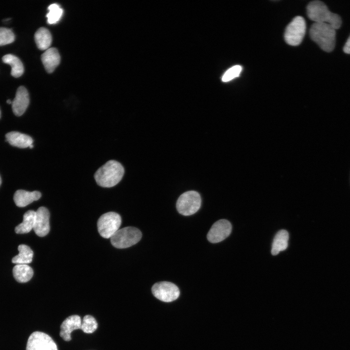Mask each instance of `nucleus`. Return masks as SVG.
<instances>
[{"label": "nucleus", "mask_w": 350, "mask_h": 350, "mask_svg": "<svg viewBox=\"0 0 350 350\" xmlns=\"http://www.w3.org/2000/svg\"><path fill=\"white\" fill-rule=\"evenodd\" d=\"M142 233L137 228L127 227L119 229L111 238V244L118 248H125L137 244Z\"/></svg>", "instance_id": "20e7f679"}, {"label": "nucleus", "mask_w": 350, "mask_h": 350, "mask_svg": "<svg viewBox=\"0 0 350 350\" xmlns=\"http://www.w3.org/2000/svg\"><path fill=\"white\" fill-rule=\"evenodd\" d=\"M343 51L345 53L350 54V35L343 47Z\"/></svg>", "instance_id": "bb28decb"}, {"label": "nucleus", "mask_w": 350, "mask_h": 350, "mask_svg": "<svg viewBox=\"0 0 350 350\" xmlns=\"http://www.w3.org/2000/svg\"><path fill=\"white\" fill-rule=\"evenodd\" d=\"M121 223V217L117 213L108 212L104 213L97 222L98 232L103 238H111L119 230Z\"/></svg>", "instance_id": "423d86ee"}, {"label": "nucleus", "mask_w": 350, "mask_h": 350, "mask_svg": "<svg viewBox=\"0 0 350 350\" xmlns=\"http://www.w3.org/2000/svg\"><path fill=\"white\" fill-rule=\"evenodd\" d=\"M6 102L9 104H12V101H11V100L8 99L6 101Z\"/></svg>", "instance_id": "cd10ccee"}, {"label": "nucleus", "mask_w": 350, "mask_h": 350, "mask_svg": "<svg viewBox=\"0 0 350 350\" xmlns=\"http://www.w3.org/2000/svg\"><path fill=\"white\" fill-rule=\"evenodd\" d=\"M26 350H58L52 339L43 332H35L29 336Z\"/></svg>", "instance_id": "1a4fd4ad"}, {"label": "nucleus", "mask_w": 350, "mask_h": 350, "mask_svg": "<svg viewBox=\"0 0 350 350\" xmlns=\"http://www.w3.org/2000/svg\"><path fill=\"white\" fill-rule=\"evenodd\" d=\"M29 104L28 92L24 87L20 86L18 88L16 96L12 101V107L13 113L17 116L22 115L26 111Z\"/></svg>", "instance_id": "f8f14e48"}, {"label": "nucleus", "mask_w": 350, "mask_h": 350, "mask_svg": "<svg viewBox=\"0 0 350 350\" xmlns=\"http://www.w3.org/2000/svg\"><path fill=\"white\" fill-rule=\"evenodd\" d=\"M1 179L0 176V185H1Z\"/></svg>", "instance_id": "c756f323"}, {"label": "nucleus", "mask_w": 350, "mask_h": 350, "mask_svg": "<svg viewBox=\"0 0 350 350\" xmlns=\"http://www.w3.org/2000/svg\"></svg>", "instance_id": "7c9ffc66"}, {"label": "nucleus", "mask_w": 350, "mask_h": 350, "mask_svg": "<svg viewBox=\"0 0 350 350\" xmlns=\"http://www.w3.org/2000/svg\"><path fill=\"white\" fill-rule=\"evenodd\" d=\"M36 212L33 210H29L23 215V222L18 225L15 229L18 234H23L29 232L34 228Z\"/></svg>", "instance_id": "a211bd4d"}, {"label": "nucleus", "mask_w": 350, "mask_h": 350, "mask_svg": "<svg viewBox=\"0 0 350 350\" xmlns=\"http://www.w3.org/2000/svg\"><path fill=\"white\" fill-rule=\"evenodd\" d=\"M288 232L284 229L278 231L275 236L272 245L271 254L275 256L288 247Z\"/></svg>", "instance_id": "f3484780"}, {"label": "nucleus", "mask_w": 350, "mask_h": 350, "mask_svg": "<svg viewBox=\"0 0 350 350\" xmlns=\"http://www.w3.org/2000/svg\"><path fill=\"white\" fill-rule=\"evenodd\" d=\"M306 32V22L300 16L295 17L287 25L284 33L285 42L291 46H298L302 42Z\"/></svg>", "instance_id": "0eeeda50"}, {"label": "nucleus", "mask_w": 350, "mask_h": 350, "mask_svg": "<svg viewBox=\"0 0 350 350\" xmlns=\"http://www.w3.org/2000/svg\"><path fill=\"white\" fill-rule=\"evenodd\" d=\"M42 63L46 71L52 72L60 62V56L56 48H49L41 55Z\"/></svg>", "instance_id": "4468645a"}, {"label": "nucleus", "mask_w": 350, "mask_h": 350, "mask_svg": "<svg viewBox=\"0 0 350 350\" xmlns=\"http://www.w3.org/2000/svg\"><path fill=\"white\" fill-rule=\"evenodd\" d=\"M82 321L78 315H72L66 318L60 326V336L66 341H70L71 332L81 329Z\"/></svg>", "instance_id": "ddd939ff"}, {"label": "nucleus", "mask_w": 350, "mask_h": 350, "mask_svg": "<svg viewBox=\"0 0 350 350\" xmlns=\"http://www.w3.org/2000/svg\"><path fill=\"white\" fill-rule=\"evenodd\" d=\"M309 18L315 23H325L331 25L335 30L342 23L341 18L337 14L332 13L326 5L319 0L310 2L307 7Z\"/></svg>", "instance_id": "f03ea898"}, {"label": "nucleus", "mask_w": 350, "mask_h": 350, "mask_svg": "<svg viewBox=\"0 0 350 350\" xmlns=\"http://www.w3.org/2000/svg\"><path fill=\"white\" fill-rule=\"evenodd\" d=\"M311 38L323 51L332 52L335 44V29L325 23H314L309 31Z\"/></svg>", "instance_id": "7ed1b4c3"}, {"label": "nucleus", "mask_w": 350, "mask_h": 350, "mask_svg": "<svg viewBox=\"0 0 350 350\" xmlns=\"http://www.w3.org/2000/svg\"><path fill=\"white\" fill-rule=\"evenodd\" d=\"M153 295L161 301L169 302L176 299L180 294L178 287L168 281L156 283L152 288Z\"/></svg>", "instance_id": "6e6552de"}, {"label": "nucleus", "mask_w": 350, "mask_h": 350, "mask_svg": "<svg viewBox=\"0 0 350 350\" xmlns=\"http://www.w3.org/2000/svg\"><path fill=\"white\" fill-rule=\"evenodd\" d=\"M201 204L200 194L196 191H190L182 193L176 202L178 212L185 216L192 215L196 212Z\"/></svg>", "instance_id": "39448f33"}, {"label": "nucleus", "mask_w": 350, "mask_h": 350, "mask_svg": "<svg viewBox=\"0 0 350 350\" xmlns=\"http://www.w3.org/2000/svg\"><path fill=\"white\" fill-rule=\"evenodd\" d=\"M49 13L47 14V21L49 24H55L57 22L63 14V9L56 3L51 4L48 7Z\"/></svg>", "instance_id": "5701e85b"}, {"label": "nucleus", "mask_w": 350, "mask_h": 350, "mask_svg": "<svg viewBox=\"0 0 350 350\" xmlns=\"http://www.w3.org/2000/svg\"><path fill=\"white\" fill-rule=\"evenodd\" d=\"M41 196L38 191L28 192L23 190H17L14 195L16 205L19 207H24L34 201L38 200Z\"/></svg>", "instance_id": "2eb2a0df"}, {"label": "nucleus", "mask_w": 350, "mask_h": 350, "mask_svg": "<svg viewBox=\"0 0 350 350\" xmlns=\"http://www.w3.org/2000/svg\"><path fill=\"white\" fill-rule=\"evenodd\" d=\"M242 70V67L240 65H235L232 67L224 73L222 76V81L227 82L239 77Z\"/></svg>", "instance_id": "a878e982"}, {"label": "nucleus", "mask_w": 350, "mask_h": 350, "mask_svg": "<svg viewBox=\"0 0 350 350\" xmlns=\"http://www.w3.org/2000/svg\"><path fill=\"white\" fill-rule=\"evenodd\" d=\"M18 254L12 260L13 263L16 264H27L32 261L33 251L31 248L25 245H20L18 246Z\"/></svg>", "instance_id": "412c9836"}, {"label": "nucleus", "mask_w": 350, "mask_h": 350, "mask_svg": "<svg viewBox=\"0 0 350 350\" xmlns=\"http://www.w3.org/2000/svg\"><path fill=\"white\" fill-rule=\"evenodd\" d=\"M13 274L18 282L24 283L31 279L34 271L27 264H16L13 269Z\"/></svg>", "instance_id": "6ab92c4d"}, {"label": "nucleus", "mask_w": 350, "mask_h": 350, "mask_svg": "<svg viewBox=\"0 0 350 350\" xmlns=\"http://www.w3.org/2000/svg\"><path fill=\"white\" fill-rule=\"evenodd\" d=\"M5 138V140L11 145L20 148H27L33 142V140L30 136L17 131L7 133Z\"/></svg>", "instance_id": "dca6fc26"}, {"label": "nucleus", "mask_w": 350, "mask_h": 350, "mask_svg": "<svg viewBox=\"0 0 350 350\" xmlns=\"http://www.w3.org/2000/svg\"><path fill=\"white\" fill-rule=\"evenodd\" d=\"M98 324L96 319L90 315H85L82 321L81 329L85 333H91L97 329Z\"/></svg>", "instance_id": "b1692460"}, {"label": "nucleus", "mask_w": 350, "mask_h": 350, "mask_svg": "<svg viewBox=\"0 0 350 350\" xmlns=\"http://www.w3.org/2000/svg\"><path fill=\"white\" fill-rule=\"evenodd\" d=\"M232 226L226 219H221L214 223L207 234V239L211 243L220 242L230 234Z\"/></svg>", "instance_id": "9d476101"}, {"label": "nucleus", "mask_w": 350, "mask_h": 350, "mask_svg": "<svg viewBox=\"0 0 350 350\" xmlns=\"http://www.w3.org/2000/svg\"><path fill=\"white\" fill-rule=\"evenodd\" d=\"M35 223L34 230L39 237H44L50 231L49 224L50 213L48 210L44 207H39L35 211Z\"/></svg>", "instance_id": "9b49d317"}, {"label": "nucleus", "mask_w": 350, "mask_h": 350, "mask_svg": "<svg viewBox=\"0 0 350 350\" xmlns=\"http://www.w3.org/2000/svg\"><path fill=\"white\" fill-rule=\"evenodd\" d=\"M2 60L6 64H9L11 67V75L14 77H20L24 72V67L20 60L12 54L4 55Z\"/></svg>", "instance_id": "4be33fe9"}, {"label": "nucleus", "mask_w": 350, "mask_h": 350, "mask_svg": "<svg viewBox=\"0 0 350 350\" xmlns=\"http://www.w3.org/2000/svg\"><path fill=\"white\" fill-rule=\"evenodd\" d=\"M15 40V35L11 30L0 27V46L12 43Z\"/></svg>", "instance_id": "393cba45"}, {"label": "nucleus", "mask_w": 350, "mask_h": 350, "mask_svg": "<svg viewBox=\"0 0 350 350\" xmlns=\"http://www.w3.org/2000/svg\"><path fill=\"white\" fill-rule=\"evenodd\" d=\"M124 173V168L120 162L110 160L97 170L94 174V178L98 185L110 188L121 180Z\"/></svg>", "instance_id": "f257e3e1"}, {"label": "nucleus", "mask_w": 350, "mask_h": 350, "mask_svg": "<svg viewBox=\"0 0 350 350\" xmlns=\"http://www.w3.org/2000/svg\"><path fill=\"white\" fill-rule=\"evenodd\" d=\"M33 146H34L32 144L29 146V147H30V148H32L33 147Z\"/></svg>", "instance_id": "c85d7f7f"}, {"label": "nucleus", "mask_w": 350, "mask_h": 350, "mask_svg": "<svg viewBox=\"0 0 350 350\" xmlns=\"http://www.w3.org/2000/svg\"><path fill=\"white\" fill-rule=\"evenodd\" d=\"M35 40L39 49L47 50L51 45L52 37L50 31L47 29L41 27L35 32Z\"/></svg>", "instance_id": "aec40b11"}]
</instances>
